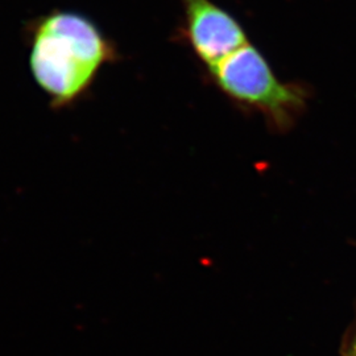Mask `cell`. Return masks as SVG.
I'll use <instances>...</instances> for the list:
<instances>
[{
	"label": "cell",
	"mask_w": 356,
	"mask_h": 356,
	"mask_svg": "<svg viewBox=\"0 0 356 356\" xmlns=\"http://www.w3.org/2000/svg\"><path fill=\"white\" fill-rule=\"evenodd\" d=\"M31 76L54 110L89 94L104 65L122 56L111 38L83 13L54 10L26 22Z\"/></svg>",
	"instance_id": "cell-1"
},
{
	"label": "cell",
	"mask_w": 356,
	"mask_h": 356,
	"mask_svg": "<svg viewBox=\"0 0 356 356\" xmlns=\"http://www.w3.org/2000/svg\"><path fill=\"white\" fill-rule=\"evenodd\" d=\"M210 81L229 102L243 111L261 115L273 134H288L305 114L310 88L284 82L264 54L247 42L207 70Z\"/></svg>",
	"instance_id": "cell-2"
},
{
	"label": "cell",
	"mask_w": 356,
	"mask_h": 356,
	"mask_svg": "<svg viewBox=\"0 0 356 356\" xmlns=\"http://www.w3.org/2000/svg\"><path fill=\"white\" fill-rule=\"evenodd\" d=\"M181 3L184 20L176 38L194 53L207 70L250 42L238 19L211 0H181Z\"/></svg>",
	"instance_id": "cell-3"
},
{
	"label": "cell",
	"mask_w": 356,
	"mask_h": 356,
	"mask_svg": "<svg viewBox=\"0 0 356 356\" xmlns=\"http://www.w3.org/2000/svg\"><path fill=\"white\" fill-rule=\"evenodd\" d=\"M344 356H356V335L344 350Z\"/></svg>",
	"instance_id": "cell-4"
}]
</instances>
